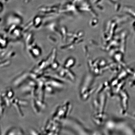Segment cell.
I'll use <instances>...</instances> for the list:
<instances>
[{"label":"cell","instance_id":"obj_4","mask_svg":"<svg viewBox=\"0 0 135 135\" xmlns=\"http://www.w3.org/2000/svg\"><path fill=\"white\" fill-rule=\"evenodd\" d=\"M31 133L32 134H39L35 130H32L31 132Z\"/></svg>","mask_w":135,"mask_h":135},{"label":"cell","instance_id":"obj_3","mask_svg":"<svg viewBox=\"0 0 135 135\" xmlns=\"http://www.w3.org/2000/svg\"><path fill=\"white\" fill-rule=\"evenodd\" d=\"M5 93L8 98L10 99L13 98L14 93L13 91L11 89H8L6 90Z\"/></svg>","mask_w":135,"mask_h":135},{"label":"cell","instance_id":"obj_2","mask_svg":"<svg viewBox=\"0 0 135 135\" xmlns=\"http://www.w3.org/2000/svg\"><path fill=\"white\" fill-rule=\"evenodd\" d=\"M23 131L20 128H12L6 134L15 135V134H23Z\"/></svg>","mask_w":135,"mask_h":135},{"label":"cell","instance_id":"obj_1","mask_svg":"<svg viewBox=\"0 0 135 135\" xmlns=\"http://www.w3.org/2000/svg\"><path fill=\"white\" fill-rule=\"evenodd\" d=\"M29 76L27 75V74H23L21 76H20L17 79H16L14 81L13 84L15 87H18L20 85H21L27 79Z\"/></svg>","mask_w":135,"mask_h":135}]
</instances>
